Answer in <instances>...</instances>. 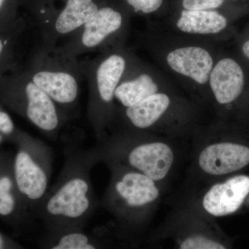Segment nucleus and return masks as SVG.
<instances>
[{"instance_id": "obj_4", "label": "nucleus", "mask_w": 249, "mask_h": 249, "mask_svg": "<svg viewBox=\"0 0 249 249\" xmlns=\"http://www.w3.org/2000/svg\"><path fill=\"white\" fill-rule=\"evenodd\" d=\"M221 121L191 137L187 184L190 189L249 169V136Z\"/></svg>"}, {"instance_id": "obj_10", "label": "nucleus", "mask_w": 249, "mask_h": 249, "mask_svg": "<svg viewBox=\"0 0 249 249\" xmlns=\"http://www.w3.org/2000/svg\"><path fill=\"white\" fill-rule=\"evenodd\" d=\"M102 5L100 0H63L61 5L37 3L33 13L42 44L58 45L79 30Z\"/></svg>"}, {"instance_id": "obj_20", "label": "nucleus", "mask_w": 249, "mask_h": 249, "mask_svg": "<svg viewBox=\"0 0 249 249\" xmlns=\"http://www.w3.org/2000/svg\"><path fill=\"white\" fill-rule=\"evenodd\" d=\"M19 129L0 103V145L5 142H13Z\"/></svg>"}, {"instance_id": "obj_8", "label": "nucleus", "mask_w": 249, "mask_h": 249, "mask_svg": "<svg viewBox=\"0 0 249 249\" xmlns=\"http://www.w3.org/2000/svg\"><path fill=\"white\" fill-rule=\"evenodd\" d=\"M83 64L89 88L87 116L96 141L101 140L115 119V91L127 73L129 60L120 51H115Z\"/></svg>"}, {"instance_id": "obj_9", "label": "nucleus", "mask_w": 249, "mask_h": 249, "mask_svg": "<svg viewBox=\"0 0 249 249\" xmlns=\"http://www.w3.org/2000/svg\"><path fill=\"white\" fill-rule=\"evenodd\" d=\"M12 143L17 149L13 158L16 186L31 217H36L50 188L53 152L45 142L22 129Z\"/></svg>"}, {"instance_id": "obj_12", "label": "nucleus", "mask_w": 249, "mask_h": 249, "mask_svg": "<svg viewBox=\"0 0 249 249\" xmlns=\"http://www.w3.org/2000/svg\"><path fill=\"white\" fill-rule=\"evenodd\" d=\"M122 11L103 4L92 17L73 35L58 45L65 53L78 58L88 53L101 51L124 29Z\"/></svg>"}, {"instance_id": "obj_13", "label": "nucleus", "mask_w": 249, "mask_h": 249, "mask_svg": "<svg viewBox=\"0 0 249 249\" xmlns=\"http://www.w3.org/2000/svg\"><path fill=\"white\" fill-rule=\"evenodd\" d=\"M41 248L48 249H96L127 247L115 224L111 222L91 232L84 228L47 231L40 241Z\"/></svg>"}, {"instance_id": "obj_18", "label": "nucleus", "mask_w": 249, "mask_h": 249, "mask_svg": "<svg viewBox=\"0 0 249 249\" xmlns=\"http://www.w3.org/2000/svg\"><path fill=\"white\" fill-rule=\"evenodd\" d=\"M27 28V22L19 17L8 27L0 29V78L17 62L15 53L18 41Z\"/></svg>"}, {"instance_id": "obj_7", "label": "nucleus", "mask_w": 249, "mask_h": 249, "mask_svg": "<svg viewBox=\"0 0 249 249\" xmlns=\"http://www.w3.org/2000/svg\"><path fill=\"white\" fill-rule=\"evenodd\" d=\"M147 241L152 245L170 242L178 249H226L232 246L214 218L187 196L149 234Z\"/></svg>"}, {"instance_id": "obj_23", "label": "nucleus", "mask_w": 249, "mask_h": 249, "mask_svg": "<svg viewBox=\"0 0 249 249\" xmlns=\"http://www.w3.org/2000/svg\"><path fill=\"white\" fill-rule=\"evenodd\" d=\"M24 249L17 241L0 231V249Z\"/></svg>"}, {"instance_id": "obj_3", "label": "nucleus", "mask_w": 249, "mask_h": 249, "mask_svg": "<svg viewBox=\"0 0 249 249\" xmlns=\"http://www.w3.org/2000/svg\"><path fill=\"white\" fill-rule=\"evenodd\" d=\"M177 142L160 134L123 127L96 141L93 149L100 163L135 170L166 188L182 160Z\"/></svg>"}, {"instance_id": "obj_15", "label": "nucleus", "mask_w": 249, "mask_h": 249, "mask_svg": "<svg viewBox=\"0 0 249 249\" xmlns=\"http://www.w3.org/2000/svg\"><path fill=\"white\" fill-rule=\"evenodd\" d=\"M167 62L174 71L204 85L209 82L214 62L207 50L191 46L170 52L167 55Z\"/></svg>"}, {"instance_id": "obj_25", "label": "nucleus", "mask_w": 249, "mask_h": 249, "mask_svg": "<svg viewBox=\"0 0 249 249\" xmlns=\"http://www.w3.org/2000/svg\"><path fill=\"white\" fill-rule=\"evenodd\" d=\"M239 6L245 11H249V0H236Z\"/></svg>"}, {"instance_id": "obj_14", "label": "nucleus", "mask_w": 249, "mask_h": 249, "mask_svg": "<svg viewBox=\"0 0 249 249\" xmlns=\"http://www.w3.org/2000/svg\"><path fill=\"white\" fill-rule=\"evenodd\" d=\"M13 158L9 152H0V219L21 232L33 217L16 186Z\"/></svg>"}, {"instance_id": "obj_16", "label": "nucleus", "mask_w": 249, "mask_h": 249, "mask_svg": "<svg viewBox=\"0 0 249 249\" xmlns=\"http://www.w3.org/2000/svg\"><path fill=\"white\" fill-rule=\"evenodd\" d=\"M229 24L227 16L217 10L183 9L177 27L186 34L208 35L222 32Z\"/></svg>"}, {"instance_id": "obj_2", "label": "nucleus", "mask_w": 249, "mask_h": 249, "mask_svg": "<svg viewBox=\"0 0 249 249\" xmlns=\"http://www.w3.org/2000/svg\"><path fill=\"white\" fill-rule=\"evenodd\" d=\"M106 166L110 178L100 207L112 216V222L128 247H135L146 232L166 188L122 165Z\"/></svg>"}, {"instance_id": "obj_17", "label": "nucleus", "mask_w": 249, "mask_h": 249, "mask_svg": "<svg viewBox=\"0 0 249 249\" xmlns=\"http://www.w3.org/2000/svg\"><path fill=\"white\" fill-rule=\"evenodd\" d=\"M160 87L147 73H141L129 78H123L115 91V101L122 107L137 104L154 93L159 92Z\"/></svg>"}, {"instance_id": "obj_19", "label": "nucleus", "mask_w": 249, "mask_h": 249, "mask_svg": "<svg viewBox=\"0 0 249 249\" xmlns=\"http://www.w3.org/2000/svg\"><path fill=\"white\" fill-rule=\"evenodd\" d=\"M181 5L186 10H217L229 5L235 11H245L236 0H182Z\"/></svg>"}, {"instance_id": "obj_21", "label": "nucleus", "mask_w": 249, "mask_h": 249, "mask_svg": "<svg viewBox=\"0 0 249 249\" xmlns=\"http://www.w3.org/2000/svg\"><path fill=\"white\" fill-rule=\"evenodd\" d=\"M19 18L16 12V0H0V29L8 27Z\"/></svg>"}, {"instance_id": "obj_5", "label": "nucleus", "mask_w": 249, "mask_h": 249, "mask_svg": "<svg viewBox=\"0 0 249 249\" xmlns=\"http://www.w3.org/2000/svg\"><path fill=\"white\" fill-rule=\"evenodd\" d=\"M24 70L70 119L76 116L80 83L85 78L83 61L65 53L59 45L42 44Z\"/></svg>"}, {"instance_id": "obj_6", "label": "nucleus", "mask_w": 249, "mask_h": 249, "mask_svg": "<svg viewBox=\"0 0 249 249\" xmlns=\"http://www.w3.org/2000/svg\"><path fill=\"white\" fill-rule=\"evenodd\" d=\"M0 103L55 141L70 118L17 63L0 78Z\"/></svg>"}, {"instance_id": "obj_24", "label": "nucleus", "mask_w": 249, "mask_h": 249, "mask_svg": "<svg viewBox=\"0 0 249 249\" xmlns=\"http://www.w3.org/2000/svg\"><path fill=\"white\" fill-rule=\"evenodd\" d=\"M240 52L243 58L249 65V29L246 31L240 43Z\"/></svg>"}, {"instance_id": "obj_11", "label": "nucleus", "mask_w": 249, "mask_h": 249, "mask_svg": "<svg viewBox=\"0 0 249 249\" xmlns=\"http://www.w3.org/2000/svg\"><path fill=\"white\" fill-rule=\"evenodd\" d=\"M188 191L186 196L205 213L214 219L226 217L249 202V175L235 174Z\"/></svg>"}, {"instance_id": "obj_22", "label": "nucleus", "mask_w": 249, "mask_h": 249, "mask_svg": "<svg viewBox=\"0 0 249 249\" xmlns=\"http://www.w3.org/2000/svg\"><path fill=\"white\" fill-rule=\"evenodd\" d=\"M127 4L135 13L150 14L158 11L163 4V0H125Z\"/></svg>"}, {"instance_id": "obj_1", "label": "nucleus", "mask_w": 249, "mask_h": 249, "mask_svg": "<svg viewBox=\"0 0 249 249\" xmlns=\"http://www.w3.org/2000/svg\"><path fill=\"white\" fill-rule=\"evenodd\" d=\"M65 157L56 181L36 213L47 231L85 228L100 207L91 178L93 167L100 163L93 147L85 149L70 141L65 145Z\"/></svg>"}]
</instances>
